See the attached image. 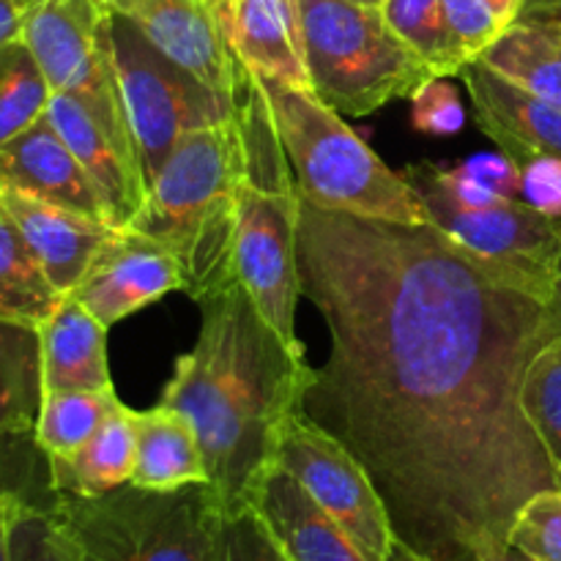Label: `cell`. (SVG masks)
<instances>
[{
  "mask_svg": "<svg viewBox=\"0 0 561 561\" xmlns=\"http://www.w3.org/2000/svg\"><path fill=\"white\" fill-rule=\"evenodd\" d=\"M301 296L329 329L299 411L376 485L416 561H488L518 510L561 488L520 409L548 305L436 225L299 208Z\"/></svg>",
  "mask_w": 561,
  "mask_h": 561,
  "instance_id": "obj_1",
  "label": "cell"
},
{
  "mask_svg": "<svg viewBox=\"0 0 561 561\" xmlns=\"http://www.w3.org/2000/svg\"><path fill=\"white\" fill-rule=\"evenodd\" d=\"M201 305V334L175 362L159 403L195 431L208 485L222 510L250 504L272 463L285 420L299 411L310 378L307 351H294L257 312L239 279L211 290Z\"/></svg>",
  "mask_w": 561,
  "mask_h": 561,
  "instance_id": "obj_2",
  "label": "cell"
},
{
  "mask_svg": "<svg viewBox=\"0 0 561 561\" xmlns=\"http://www.w3.org/2000/svg\"><path fill=\"white\" fill-rule=\"evenodd\" d=\"M241 179L244 137L233 115L175 142L129 225L179 261L184 294L195 301L239 279L233 244Z\"/></svg>",
  "mask_w": 561,
  "mask_h": 561,
  "instance_id": "obj_3",
  "label": "cell"
},
{
  "mask_svg": "<svg viewBox=\"0 0 561 561\" xmlns=\"http://www.w3.org/2000/svg\"><path fill=\"white\" fill-rule=\"evenodd\" d=\"M233 102L244 137V179L239 186L233 244L236 277L274 332L294 351H305L296 334V301L301 296V195L274 129L266 96L244 64L239 69Z\"/></svg>",
  "mask_w": 561,
  "mask_h": 561,
  "instance_id": "obj_4",
  "label": "cell"
},
{
  "mask_svg": "<svg viewBox=\"0 0 561 561\" xmlns=\"http://www.w3.org/2000/svg\"><path fill=\"white\" fill-rule=\"evenodd\" d=\"M255 75V71H252ZM285 148L301 201L340 214L400 225H427L425 206L405 175L307 88L255 75Z\"/></svg>",
  "mask_w": 561,
  "mask_h": 561,
  "instance_id": "obj_5",
  "label": "cell"
},
{
  "mask_svg": "<svg viewBox=\"0 0 561 561\" xmlns=\"http://www.w3.org/2000/svg\"><path fill=\"white\" fill-rule=\"evenodd\" d=\"M49 515L77 561H214L222 504L211 485L58 496Z\"/></svg>",
  "mask_w": 561,
  "mask_h": 561,
  "instance_id": "obj_6",
  "label": "cell"
},
{
  "mask_svg": "<svg viewBox=\"0 0 561 561\" xmlns=\"http://www.w3.org/2000/svg\"><path fill=\"white\" fill-rule=\"evenodd\" d=\"M310 91L334 113L362 118L411 99L433 75L389 27L381 9L354 0H299Z\"/></svg>",
  "mask_w": 561,
  "mask_h": 561,
  "instance_id": "obj_7",
  "label": "cell"
},
{
  "mask_svg": "<svg viewBox=\"0 0 561 561\" xmlns=\"http://www.w3.org/2000/svg\"><path fill=\"white\" fill-rule=\"evenodd\" d=\"M110 36L137 164L142 184L148 186L181 137L233 118L236 102L203 85L197 77L159 53L140 27L115 9L110 16Z\"/></svg>",
  "mask_w": 561,
  "mask_h": 561,
  "instance_id": "obj_8",
  "label": "cell"
},
{
  "mask_svg": "<svg viewBox=\"0 0 561 561\" xmlns=\"http://www.w3.org/2000/svg\"><path fill=\"white\" fill-rule=\"evenodd\" d=\"M405 181L425 206L431 225L488 263L504 283L551 305L561 268V219L535 211L518 197L469 208L449 201L433 162L405 168Z\"/></svg>",
  "mask_w": 561,
  "mask_h": 561,
  "instance_id": "obj_9",
  "label": "cell"
},
{
  "mask_svg": "<svg viewBox=\"0 0 561 561\" xmlns=\"http://www.w3.org/2000/svg\"><path fill=\"white\" fill-rule=\"evenodd\" d=\"M110 16V0H44L27 22L22 42L53 93L80 99L115 146L137 164L135 137L115 77Z\"/></svg>",
  "mask_w": 561,
  "mask_h": 561,
  "instance_id": "obj_10",
  "label": "cell"
},
{
  "mask_svg": "<svg viewBox=\"0 0 561 561\" xmlns=\"http://www.w3.org/2000/svg\"><path fill=\"white\" fill-rule=\"evenodd\" d=\"M277 463L301 482L312 502L373 561H416L398 546L387 507L359 460L312 425L301 411L285 420L277 442Z\"/></svg>",
  "mask_w": 561,
  "mask_h": 561,
  "instance_id": "obj_11",
  "label": "cell"
},
{
  "mask_svg": "<svg viewBox=\"0 0 561 561\" xmlns=\"http://www.w3.org/2000/svg\"><path fill=\"white\" fill-rule=\"evenodd\" d=\"M170 290H184L179 261L151 236L121 228L107 236L71 296L110 329Z\"/></svg>",
  "mask_w": 561,
  "mask_h": 561,
  "instance_id": "obj_12",
  "label": "cell"
},
{
  "mask_svg": "<svg viewBox=\"0 0 561 561\" xmlns=\"http://www.w3.org/2000/svg\"><path fill=\"white\" fill-rule=\"evenodd\" d=\"M110 5L203 85L236 99L241 64L225 38L217 0H110Z\"/></svg>",
  "mask_w": 561,
  "mask_h": 561,
  "instance_id": "obj_13",
  "label": "cell"
},
{
  "mask_svg": "<svg viewBox=\"0 0 561 561\" xmlns=\"http://www.w3.org/2000/svg\"><path fill=\"white\" fill-rule=\"evenodd\" d=\"M460 77L469 88L477 124L504 157L518 168L540 153L561 157V104L504 80L482 60H471Z\"/></svg>",
  "mask_w": 561,
  "mask_h": 561,
  "instance_id": "obj_14",
  "label": "cell"
},
{
  "mask_svg": "<svg viewBox=\"0 0 561 561\" xmlns=\"http://www.w3.org/2000/svg\"><path fill=\"white\" fill-rule=\"evenodd\" d=\"M0 211L14 222L36 261L42 263L49 283L64 296L80 285L82 274L115 230L102 219L3 186H0Z\"/></svg>",
  "mask_w": 561,
  "mask_h": 561,
  "instance_id": "obj_15",
  "label": "cell"
},
{
  "mask_svg": "<svg viewBox=\"0 0 561 561\" xmlns=\"http://www.w3.org/2000/svg\"><path fill=\"white\" fill-rule=\"evenodd\" d=\"M0 186L107 222L96 186L47 118L0 146Z\"/></svg>",
  "mask_w": 561,
  "mask_h": 561,
  "instance_id": "obj_16",
  "label": "cell"
},
{
  "mask_svg": "<svg viewBox=\"0 0 561 561\" xmlns=\"http://www.w3.org/2000/svg\"><path fill=\"white\" fill-rule=\"evenodd\" d=\"M217 14L247 69L310 91L299 0H219Z\"/></svg>",
  "mask_w": 561,
  "mask_h": 561,
  "instance_id": "obj_17",
  "label": "cell"
},
{
  "mask_svg": "<svg viewBox=\"0 0 561 561\" xmlns=\"http://www.w3.org/2000/svg\"><path fill=\"white\" fill-rule=\"evenodd\" d=\"M44 118L53 124L60 140L71 148L88 179L93 181L107 208L110 228H129L146 201V184L137 164L115 146L113 137L82 107L80 99L69 93H53Z\"/></svg>",
  "mask_w": 561,
  "mask_h": 561,
  "instance_id": "obj_18",
  "label": "cell"
},
{
  "mask_svg": "<svg viewBox=\"0 0 561 561\" xmlns=\"http://www.w3.org/2000/svg\"><path fill=\"white\" fill-rule=\"evenodd\" d=\"M250 504L290 561H373L279 463L268 466Z\"/></svg>",
  "mask_w": 561,
  "mask_h": 561,
  "instance_id": "obj_19",
  "label": "cell"
},
{
  "mask_svg": "<svg viewBox=\"0 0 561 561\" xmlns=\"http://www.w3.org/2000/svg\"><path fill=\"white\" fill-rule=\"evenodd\" d=\"M104 334L107 329L75 296L66 294L53 316L38 323L44 394L113 389Z\"/></svg>",
  "mask_w": 561,
  "mask_h": 561,
  "instance_id": "obj_20",
  "label": "cell"
},
{
  "mask_svg": "<svg viewBox=\"0 0 561 561\" xmlns=\"http://www.w3.org/2000/svg\"><path fill=\"white\" fill-rule=\"evenodd\" d=\"M135 455L137 411L118 403V409L80 449L60 458H47L49 488L55 496H104L131 480Z\"/></svg>",
  "mask_w": 561,
  "mask_h": 561,
  "instance_id": "obj_21",
  "label": "cell"
},
{
  "mask_svg": "<svg viewBox=\"0 0 561 561\" xmlns=\"http://www.w3.org/2000/svg\"><path fill=\"white\" fill-rule=\"evenodd\" d=\"M129 485L146 491L208 485L201 444L179 411L162 403L151 411H137V455Z\"/></svg>",
  "mask_w": 561,
  "mask_h": 561,
  "instance_id": "obj_22",
  "label": "cell"
},
{
  "mask_svg": "<svg viewBox=\"0 0 561 561\" xmlns=\"http://www.w3.org/2000/svg\"><path fill=\"white\" fill-rule=\"evenodd\" d=\"M477 60L504 80L561 104V11L520 14Z\"/></svg>",
  "mask_w": 561,
  "mask_h": 561,
  "instance_id": "obj_23",
  "label": "cell"
},
{
  "mask_svg": "<svg viewBox=\"0 0 561 561\" xmlns=\"http://www.w3.org/2000/svg\"><path fill=\"white\" fill-rule=\"evenodd\" d=\"M42 400L38 327L0 316V438L36 431Z\"/></svg>",
  "mask_w": 561,
  "mask_h": 561,
  "instance_id": "obj_24",
  "label": "cell"
},
{
  "mask_svg": "<svg viewBox=\"0 0 561 561\" xmlns=\"http://www.w3.org/2000/svg\"><path fill=\"white\" fill-rule=\"evenodd\" d=\"M60 301L64 294L55 290L20 230L0 211V316L38 327Z\"/></svg>",
  "mask_w": 561,
  "mask_h": 561,
  "instance_id": "obj_25",
  "label": "cell"
},
{
  "mask_svg": "<svg viewBox=\"0 0 561 561\" xmlns=\"http://www.w3.org/2000/svg\"><path fill=\"white\" fill-rule=\"evenodd\" d=\"M118 403L115 389H71V392L44 394L33 442L44 458L71 455L104 425Z\"/></svg>",
  "mask_w": 561,
  "mask_h": 561,
  "instance_id": "obj_26",
  "label": "cell"
},
{
  "mask_svg": "<svg viewBox=\"0 0 561 561\" xmlns=\"http://www.w3.org/2000/svg\"><path fill=\"white\" fill-rule=\"evenodd\" d=\"M381 14L436 77H455L471 64L449 31L442 0H383Z\"/></svg>",
  "mask_w": 561,
  "mask_h": 561,
  "instance_id": "obj_27",
  "label": "cell"
},
{
  "mask_svg": "<svg viewBox=\"0 0 561 561\" xmlns=\"http://www.w3.org/2000/svg\"><path fill=\"white\" fill-rule=\"evenodd\" d=\"M49 96L53 88L27 44L0 47V146L42 121Z\"/></svg>",
  "mask_w": 561,
  "mask_h": 561,
  "instance_id": "obj_28",
  "label": "cell"
},
{
  "mask_svg": "<svg viewBox=\"0 0 561 561\" xmlns=\"http://www.w3.org/2000/svg\"><path fill=\"white\" fill-rule=\"evenodd\" d=\"M520 409L561 471V334H553L531 356L520 387Z\"/></svg>",
  "mask_w": 561,
  "mask_h": 561,
  "instance_id": "obj_29",
  "label": "cell"
},
{
  "mask_svg": "<svg viewBox=\"0 0 561 561\" xmlns=\"http://www.w3.org/2000/svg\"><path fill=\"white\" fill-rule=\"evenodd\" d=\"M444 16L471 60L480 58L526 9V0H442Z\"/></svg>",
  "mask_w": 561,
  "mask_h": 561,
  "instance_id": "obj_30",
  "label": "cell"
},
{
  "mask_svg": "<svg viewBox=\"0 0 561 561\" xmlns=\"http://www.w3.org/2000/svg\"><path fill=\"white\" fill-rule=\"evenodd\" d=\"M507 542L535 561H561V488L535 493L518 510Z\"/></svg>",
  "mask_w": 561,
  "mask_h": 561,
  "instance_id": "obj_31",
  "label": "cell"
},
{
  "mask_svg": "<svg viewBox=\"0 0 561 561\" xmlns=\"http://www.w3.org/2000/svg\"><path fill=\"white\" fill-rule=\"evenodd\" d=\"M214 561H290L257 510L241 504L236 510H222L214 542Z\"/></svg>",
  "mask_w": 561,
  "mask_h": 561,
  "instance_id": "obj_32",
  "label": "cell"
},
{
  "mask_svg": "<svg viewBox=\"0 0 561 561\" xmlns=\"http://www.w3.org/2000/svg\"><path fill=\"white\" fill-rule=\"evenodd\" d=\"M411 124L416 131L433 137H453L463 129L466 110L449 77H431L411 96Z\"/></svg>",
  "mask_w": 561,
  "mask_h": 561,
  "instance_id": "obj_33",
  "label": "cell"
},
{
  "mask_svg": "<svg viewBox=\"0 0 561 561\" xmlns=\"http://www.w3.org/2000/svg\"><path fill=\"white\" fill-rule=\"evenodd\" d=\"M11 551H14V561H77L49 510L31 507L27 502L14 524Z\"/></svg>",
  "mask_w": 561,
  "mask_h": 561,
  "instance_id": "obj_34",
  "label": "cell"
},
{
  "mask_svg": "<svg viewBox=\"0 0 561 561\" xmlns=\"http://www.w3.org/2000/svg\"><path fill=\"white\" fill-rule=\"evenodd\" d=\"M526 206L546 217L561 219V157L540 153L520 164V195Z\"/></svg>",
  "mask_w": 561,
  "mask_h": 561,
  "instance_id": "obj_35",
  "label": "cell"
},
{
  "mask_svg": "<svg viewBox=\"0 0 561 561\" xmlns=\"http://www.w3.org/2000/svg\"><path fill=\"white\" fill-rule=\"evenodd\" d=\"M455 170L469 175L471 181H477L499 197L520 195V168L504 153H474V157L455 164Z\"/></svg>",
  "mask_w": 561,
  "mask_h": 561,
  "instance_id": "obj_36",
  "label": "cell"
},
{
  "mask_svg": "<svg viewBox=\"0 0 561 561\" xmlns=\"http://www.w3.org/2000/svg\"><path fill=\"white\" fill-rule=\"evenodd\" d=\"M44 0H0V47L22 42L31 16Z\"/></svg>",
  "mask_w": 561,
  "mask_h": 561,
  "instance_id": "obj_37",
  "label": "cell"
},
{
  "mask_svg": "<svg viewBox=\"0 0 561 561\" xmlns=\"http://www.w3.org/2000/svg\"><path fill=\"white\" fill-rule=\"evenodd\" d=\"M22 507H25V502H22L20 493L0 485V561H14L11 540H14V524Z\"/></svg>",
  "mask_w": 561,
  "mask_h": 561,
  "instance_id": "obj_38",
  "label": "cell"
},
{
  "mask_svg": "<svg viewBox=\"0 0 561 561\" xmlns=\"http://www.w3.org/2000/svg\"><path fill=\"white\" fill-rule=\"evenodd\" d=\"M548 312H551L553 334H561V268H559V279H557V294H553L551 305H548Z\"/></svg>",
  "mask_w": 561,
  "mask_h": 561,
  "instance_id": "obj_39",
  "label": "cell"
},
{
  "mask_svg": "<svg viewBox=\"0 0 561 561\" xmlns=\"http://www.w3.org/2000/svg\"><path fill=\"white\" fill-rule=\"evenodd\" d=\"M548 11H561V0H526L524 14H548Z\"/></svg>",
  "mask_w": 561,
  "mask_h": 561,
  "instance_id": "obj_40",
  "label": "cell"
},
{
  "mask_svg": "<svg viewBox=\"0 0 561 561\" xmlns=\"http://www.w3.org/2000/svg\"><path fill=\"white\" fill-rule=\"evenodd\" d=\"M488 561H535V559L526 557V553H520L518 548L507 546V548H502V551H499V553H493V557L488 559Z\"/></svg>",
  "mask_w": 561,
  "mask_h": 561,
  "instance_id": "obj_41",
  "label": "cell"
},
{
  "mask_svg": "<svg viewBox=\"0 0 561 561\" xmlns=\"http://www.w3.org/2000/svg\"><path fill=\"white\" fill-rule=\"evenodd\" d=\"M354 3H359V5H373V9H381L383 0H354Z\"/></svg>",
  "mask_w": 561,
  "mask_h": 561,
  "instance_id": "obj_42",
  "label": "cell"
},
{
  "mask_svg": "<svg viewBox=\"0 0 561 561\" xmlns=\"http://www.w3.org/2000/svg\"><path fill=\"white\" fill-rule=\"evenodd\" d=\"M217 3H219V0H217Z\"/></svg>",
  "mask_w": 561,
  "mask_h": 561,
  "instance_id": "obj_43",
  "label": "cell"
}]
</instances>
